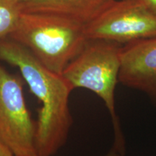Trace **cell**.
<instances>
[{
	"label": "cell",
	"instance_id": "7",
	"mask_svg": "<svg viewBox=\"0 0 156 156\" xmlns=\"http://www.w3.org/2000/svg\"><path fill=\"white\" fill-rule=\"evenodd\" d=\"M115 0H23L22 12L57 15L84 25L100 15Z\"/></svg>",
	"mask_w": 156,
	"mask_h": 156
},
{
	"label": "cell",
	"instance_id": "10",
	"mask_svg": "<svg viewBox=\"0 0 156 156\" xmlns=\"http://www.w3.org/2000/svg\"><path fill=\"white\" fill-rule=\"evenodd\" d=\"M0 156H15L9 147L0 140Z\"/></svg>",
	"mask_w": 156,
	"mask_h": 156
},
{
	"label": "cell",
	"instance_id": "5",
	"mask_svg": "<svg viewBox=\"0 0 156 156\" xmlns=\"http://www.w3.org/2000/svg\"><path fill=\"white\" fill-rule=\"evenodd\" d=\"M88 40L126 44L156 38V15L137 0H115L85 25Z\"/></svg>",
	"mask_w": 156,
	"mask_h": 156
},
{
	"label": "cell",
	"instance_id": "11",
	"mask_svg": "<svg viewBox=\"0 0 156 156\" xmlns=\"http://www.w3.org/2000/svg\"><path fill=\"white\" fill-rule=\"evenodd\" d=\"M104 156H124V153L121 152L118 148L113 145L111 150Z\"/></svg>",
	"mask_w": 156,
	"mask_h": 156
},
{
	"label": "cell",
	"instance_id": "3",
	"mask_svg": "<svg viewBox=\"0 0 156 156\" xmlns=\"http://www.w3.org/2000/svg\"><path fill=\"white\" fill-rule=\"evenodd\" d=\"M122 47V44L112 41L88 40L62 75L73 90H89L103 101L114 125V145L125 153L124 139L115 105V90L119 82Z\"/></svg>",
	"mask_w": 156,
	"mask_h": 156
},
{
	"label": "cell",
	"instance_id": "12",
	"mask_svg": "<svg viewBox=\"0 0 156 156\" xmlns=\"http://www.w3.org/2000/svg\"><path fill=\"white\" fill-rule=\"evenodd\" d=\"M11 2H12L13 3H15V4H17V5H19L20 3L21 2L23 1V0H10Z\"/></svg>",
	"mask_w": 156,
	"mask_h": 156
},
{
	"label": "cell",
	"instance_id": "9",
	"mask_svg": "<svg viewBox=\"0 0 156 156\" xmlns=\"http://www.w3.org/2000/svg\"><path fill=\"white\" fill-rule=\"evenodd\" d=\"M143 4L147 8L156 15V0H137Z\"/></svg>",
	"mask_w": 156,
	"mask_h": 156
},
{
	"label": "cell",
	"instance_id": "6",
	"mask_svg": "<svg viewBox=\"0 0 156 156\" xmlns=\"http://www.w3.org/2000/svg\"><path fill=\"white\" fill-rule=\"evenodd\" d=\"M119 82L156 99V38L122 46Z\"/></svg>",
	"mask_w": 156,
	"mask_h": 156
},
{
	"label": "cell",
	"instance_id": "1",
	"mask_svg": "<svg viewBox=\"0 0 156 156\" xmlns=\"http://www.w3.org/2000/svg\"><path fill=\"white\" fill-rule=\"evenodd\" d=\"M0 60L18 68L41 104L36 122L37 155H55L65 144L73 124L69 108L73 87L62 75L48 69L30 51L9 38L0 41Z\"/></svg>",
	"mask_w": 156,
	"mask_h": 156
},
{
	"label": "cell",
	"instance_id": "2",
	"mask_svg": "<svg viewBox=\"0 0 156 156\" xmlns=\"http://www.w3.org/2000/svg\"><path fill=\"white\" fill-rule=\"evenodd\" d=\"M8 38L30 51L48 69L60 75L88 41L83 24L57 15L22 12Z\"/></svg>",
	"mask_w": 156,
	"mask_h": 156
},
{
	"label": "cell",
	"instance_id": "8",
	"mask_svg": "<svg viewBox=\"0 0 156 156\" xmlns=\"http://www.w3.org/2000/svg\"><path fill=\"white\" fill-rule=\"evenodd\" d=\"M21 15L19 5L10 0H0V41L14 31Z\"/></svg>",
	"mask_w": 156,
	"mask_h": 156
},
{
	"label": "cell",
	"instance_id": "13",
	"mask_svg": "<svg viewBox=\"0 0 156 156\" xmlns=\"http://www.w3.org/2000/svg\"><path fill=\"white\" fill-rule=\"evenodd\" d=\"M36 156H38V155H36Z\"/></svg>",
	"mask_w": 156,
	"mask_h": 156
},
{
	"label": "cell",
	"instance_id": "4",
	"mask_svg": "<svg viewBox=\"0 0 156 156\" xmlns=\"http://www.w3.org/2000/svg\"><path fill=\"white\" fill-rule=\"evenodd\" d=\"M36 136L22 78L9 73L0 60V140L15 156H36Z\"/></svg>",
	"mask_w": 156,
	"mask_h": 156
}]
</instances>
